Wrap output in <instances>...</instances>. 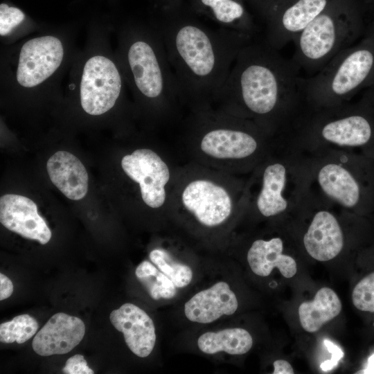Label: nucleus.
I'll return each instance as SVG.
<instances>
[{"label": "nucleus", "mask_w": 374, "mask_h": 374, "mask_svg": "<svg viewBox=\"0 0 374 374\" xmlns=\"http://www.w3.org/2000/svg\"><path fill=\"white\" fill-rule=\"evenodd\" d=\"M300 71L292 59L253 39L234 61L215 101L218 109L251 121L283 142L306 111Z\"/></svg>", "instance_id": "obj_1"}, {"label": "nucleus", "mask_w": 374, "mask_h": 374, "mask_svg": "<svg viewBox=\"0 0 374 374\" xmlns=\"http://www.w3.org/2000/svg\"><path fill=\"white\" fill-rule=\"evenodd\" d=\"M176 0L157 26L184 103L192 111L215 103L240 51L251 40L243 33L211 28L188 12Z\"/></svg>", "instance_id": "obj_2"}, {"label": "nucleus", "mask_w": 374, "mask_h": 374, "mask_svg": "<svg viewBox=\"0 0 374 374\" xmlns=\"http://www.w3.org/2000/svg\"><path fill=\"white\" fill-rule=\"evenodd\" d=\"M283 143L310 156L339 151L374 158V111L362 98L306 110Z\"/></svg>", "instance_id": "obj_3"}, {"label": "nucleus", "mask_w": 374, "mask_h": 374, "mask_svg": "<svg viewBox=\"0 0 374 374\" xmlns=\"http://www.w3.org/2000/svg\"><path fill=\"white\" fill-rule=\"evenodd\" d=\"M373 10L362 0H330L293 40L292 61L310 76L317 73L366 34L374 21L370 18Z\"/></svg>", "instance_id": "obj_4"}, {"label": "nucleus", "mask_w": 374, "mask_h": 374, "mask_svg": "<svg viewBox=\"0 0 374 374\" xmlns=\"http://www.w3.org/2000/svg\"><path fill=\"white\" fill-rule=\"evenodd\" d=\"M312 157L287 145H276L246 184V205L265 218L290 216L308 192Z\"/></svg>", "instance_id": "obj_5"}, {"label": "nucleus", "mask_w": 374, "mask_h": 374, "mask_svg": "<svg viewBox=\"0 0 374 374\" xmlns=\"http://www.w3.org/2000/svg\"><path fill=\"white\" fill-rule=\"evenodd\" d=\"M193 114L190 131L211 159L253 170L276 147L274 140L250 120L211 107Z\"/></svg>", "instance_id": "obj_6"}, {"label": "nucleus", "mask_w": 374, "mask_h": 374, "mask_svg": "<svg viewBox=\"0 0 374 374\" xmlns=\"http://www.w3.org/2000/svg\"><path fill=\"white\" fill-rule=\"evenodd\" d=\"M374 76V21L355 44L336 55L321 70L301 77L300 87L307 111L350 102L370 86Z\"/></svg>", "instance_id": "obj_7"}, {"label": "nucleus", "mask_w": 374, "mask_h": 374, "mask_svg": "<svg viewBox=\"0 0 374 374\" xmlns=\"http://www.w3.org/2000/svg\"><path fill=\"white\" fill-rule=\"evenodd\" d=\"M311 157V189L355 215L374 213V158L339 151Z\"/></svg>", "instance_id": "obj_8"}, {"label": "nucleus", "mask_w": 374, "mask_h": 374, "mask_svg": "<svg viewBox=\"0 0 374 374\" xmlns=\"http://www.w3.org/2000/svg\"><path fill=\"white\" fill-rule=\"evenodd\" d=\"M124 39L123 60L136 93L170 117L184 103L165 47L156 30H130Z\"/></svg>", "instance_id": "obj_9"}, {"label": "nucleus", "mask_w": 374, "mask_h": 374, "mask_svg": "<svg viewBox=\"0 0 374 374\" xmlns=\"http://www.w3.org/2000/svg\"><path fill=\"white\" fill-rule=\"evenodd\" d=\"M179 201L199 223L214 227L225 222L237 206H245L246 184L232 189L211 177L199 176L182 187Z\"/></svg>", "instance_id": "obj_10"}, {"label": "nucleus", "mask_w": 374, "mask_h": 374, "mask_svg": "<svg viewBox=\"0 0 374 374\" xmlns=\"http://www.w3.org/2000/svg\"><path fill=\"white\" fill-rule=\"evenodd\" d=\"M339 206L309 188L296 211L308 218L302 241L307 253L319 261L337 257L345 244V235L336 213Z\"/></svg>", "instance_id": "obj_11"}, {"label": "nucleus", "mask_w": 374, "mask_h": 374, "mask_svg": "<svg viewBox=\"0 0 374 374\" xmlns=\"http://www.w3.org/2000/svg\"><path fill=\"white\" fill-rule=\"evenodd\" d=\"M123 89L121 74L109 58L96 55L84 63L80 84V104L93 116L110 110L119 98Z\"/></svg>", "instance_id": "obj_12"}, {"label": "nucleus", "mask_w": 374, "mask_h": 374, "mask_svg": "<svg viewBox=\"0 0 374 374\" xmlns=\"http://www.w3.org/2000/svg\"><path fill=\"white\" fill-rule=\"evenodd\" d=\"M330 0H286L260 16L265 25L264 41L279 51L298 36Z\"/></svg>", "instance_id": "obj_13"}, {"label": "nucleus", "mask_w": 374, "mask_h": 374, "mask_svg": "<svg viewBox=\"0 0 374 374\" xmlns=\"http://www.w3.org/2000/svg\"><path fill=\"white\" fill-rule=\"evenodd\" d=\"M121 166L127 176L139 184L147 206L159 208L164 205L170 171L157 152L148 148L136 149L123 157Z\"/></svg>", "instance_id": "obj_14"}, {"label": "nucleus", "mask_w": 374, "mask_h": 374, "mask_svg": "<svg viewBox=\"0 0 374 374\" xmlns=\"http://www.w3.org/2000/svg\"><path fill=\"white\" fill-rule=\"evenodd\" d=\"M61 40L53 35L32 38L25 42L19 51L16 80L22 87H35L59 68L64 58Z\"/></svg>", "instance_id": "obj_15"}, {"label": "nucleus", "mask_w": 374, "mask_h": 374, "mask_svg": "<svg viewBox=\"0 0 374 374\" xmlns=\"http://www.w3.org/2000/svg\"><path fill=\"white\" fill-rule=\"evenodd\" d=\"M0 222L8 230L42 244L51 238V231L38 213L36 204L22 195L6 194L1 197Z\"/></svg>", "instance_id": "obj_16"}, {"label": "nucleus", "mask_w": 374, "mask_h": 374, "mask_svg": "<svg viewBox=\"0 0 374 374\" xmlns=\"http://www.w3.org/2000/svg\"><path fill=\"white\" fill-rule=\"evenodd\" d=\"M84 333L85 326L80 319L59 312L37 332L32 347L41 356L66 354L80 344Z\"/></svg>", "instance_id": "obj_17"}, {"label": "nucleus", "mask_w": 374, "mask_h": 374, "mask_svg": "<svg viewBox=\"0 0 374 374\" xmlns=\"http://www.w3.org/2000/svg\"><path fill=\"white\" fill-rule=\"evenodd\" d=\"M109 319L113 326L123 332L130 350L140 357L148 356L156 342L155 328L152 319L139 307L125 303L114 310Z\"/></svg>", "instance_id": "obj_18"}, {"label": "nucleus", "mask_w": 374, "mask_h": 374, "mask_svg": "<svg viewBox=\"0 0 374 374\" xmlns=\"http://www.w3.org/2000/svg\"><path fill=\"white\" fill-rule=\"evenodd\" d=\"M238 307L235 293L227 283L220 281L195 294L185 303L184 313L190 321L208 323L233 314Z\"/></svg>", "instance_id": "obj_19"}, {"label": "nucleus", "mask_w": 374, "mask_h": 374, "mask_svg": "<svg viewBox=\"0 0 374 374\" xmlns=\"http://www.w3.org/2000/svg\"><path fill=\"white\" fill-rule=\"evenodd\" d=\"M47 172L52 183L67 198L82 199L88 190V174L82 162L73 154L58 151L47 161Z\"/></svg>", "instance_id": "obj_20"}, {"label": "nucleus", "mask_w": 374, "mask_h": 374, "mask_svg": "<svg viewBox=\"0 0 374 374\" xmlns=\"http://www.w3.org/2000/svg\"><path fill=\"white\" fill-rule=\"evenodd\" d=\"M284 247L283 240L279 236L254 240L247 256L252 271L265 277L277 268L284 277H293L297 271L296 262L292 256L283 253Z\"/></svg>", "instance_id": "obj_21"}, {"label": "nucleus", "mask_w": 374, "mask_h": 374, "mask_svg": "<svg viewBox=\"0 0 374 374\" xmlns=\"http://www.w3.org/2000/svg\"><path fill=\"white\" fill-rule=\"evenodd\" d=\"M202 8L220 27L254 38L257 27L244 0H198Z\"/></svg>", "instance_id": "obj_22"}, {"label": "nucleus", "mask_w": 374, "mask_h": 374, "mask_svg": "<svg viewBox=\"0 0 374 374\" xmlns=\"http://www.w3.org/2000/svg\"><path fill=\"white\" fill-rule=\"evenodd\" d=\"M341 308L337 294L329 287H322L317 291L312 301L300 305L299 316L301 325L308 332H317L323 324L336 317Z\"/></svg>", "instance_id": "obj_23"}, {"label": "nucleus", "mask_w": 374, "mask_h": 374, "mask_svg": "<svg viewBox=\"0 0 374 374\" xmlns=\"http://www.w3.org/2000/svg\"><path fill=\"white\" fill-rule=\"evenodd\" d=\"M253 339L250 333L241 328L207 332L197 340L201 351L206 354L225 352L230 355H243L251 348Z\"/></svg>", "instance_id": "obj_24"}, {"label": "nucleus", "mask_w": 374, "mask_h": 374, "mask_svg": "<svg viewBox=\"0 0 374 374\" xmlns=\"http://www.w3.org/2000/svg\"><path fill=\"white\" fill-rule=\"evenodd\" d=\"M135 274L153 299H170L175 296L177 287L172 280L149 261L141 262Z\"/></svg>", "instance_id": "obj_25"}, {"label": "nucleus", "mask_w": 374, "mask_h": 374, "mask_svg": "<svg viewBox=\"0 0 374 374\" xmlns=\"http://www.w3.org/2000/svg\"><path fill=\"white\" fill-rule=\"evenodd\" d=\"M149 258L161 271L172 280L177 287H184L191 282L193 278L191 268L175 261L165 250L153 249L150 251Z\"/></svg>", "instance_id": "obj_26"}, {"label": "nucleus", "mask_w": 374, "mask_h": 374, "mask_svg": "<svg viewBox=\"0 0 374 374\" xmlns=\"http://www.w3.org/2000/svg\"><path fill=\"white\" fill-rule=\"evenodd\" d=\"M37 321L28 314H21L11 321L1 323L0 341L11 344H23L30 339L37 331Z\"/></svg>", "instance_id": "obj_27"}, {"label": "nucleus", "mask_w": 374, "mask_h": 374, "mask_svg": "<svg viewBox=\"0 0 374 374\" xmlns=\"http://www.w3.org/2000/svg\"><path fill=\"white\" fill-rule=\"evenodd\" d=\"M352 301L357 310L374 312V271L362 277L355 285Z\"/></svg>", "instance_id": "obj_28"}, {"label": "nucleus", "mask_w": 374, "mask_h": 374, "mask_svg": "<svg viewBox=\"0 0 374 374\" xmlns=\"http://www.w3.org/2000/svg\"><path fill=\"white\" fill-rule=\"evenodd\" d=\"M24 12L6 3L0 5V35L5 36L13 30L24 19Z\"/></svg>", "instance_id": "obj_29"}, {"label": "nucleus", "mask_w": 374, "mask_h": 374, "mask_svg": "<svg viewBox=\"0 0 374 374\" xmlns=\"http://www.w3.org/2000/svg\"><path fill=\"white\" fill-rule=\"evenodd\" d=\"M66 374H93L94 372L87 364L84 357L75 355L67 359L62 369Z\"/></svg>", "instance_id": "obj_30"}, {"label": "nucleus", "mask_w": 374, "mask_h": 374, "mask_svg": "<svg viewBox=\"0 0 374 374\" xmlns=\"http://www.w3.org/2000/svg\"><path fill=\"white\" fill-rule=\"evenodd\" d=\"M323 344L331 353V358L324 361L321 364V368L323 371H328L332 370L338 365L339 361L344 357V353L341 348L328 339H324Z\"/></svg>", "instance_id": "obj_31"}, {"label": "nucleus", "mask_w": 374, "mask_h": 374, "mask_svg": "<svg viewBox=\"0 0 374 374\" xmlns=\"http://www.w3.org/2000/svg\"><path fill=\"white\" fill-rule=\"evenodd\" d=\"M260 15L267 10L278 6L286 0H247Z\"/></svg>", "instance_id": "obj_32"}, {"label": "nucleus", "mask_w": 374, "mask_h": 374, "mask_svg": "<svg viewBox=\"0 0 374 374\" xmlns=\"http://www.w3.org/2000/svg\"><path fill=\"white\" fill-rule=\"evenodd\" d=\"M13 292V285L10 278L0 274V300L3 301L11 296Z\"/></svg>", "instance_id": "obj_33"}, {"label": "nucleus", "mask_w": 374, "mask_h": 374, "mask_svg": "<svg viewBox=\"0 0 374 374\" xmlns=\"http://www.w3.org/2000/svg\"><path fill=\"white\" fill-rule=\"evenodd\" d=\"M274 374H293L294 370L291 364L283 359H278L274 362Z\"/></svg>", "instance_id": "obj_34"}, {"label": "nucleus", "mask_w": 374, "mask_h": 374, "mask_svg": "<svg viewBox=\"0 0 374 374\" xmlns=\"http://www.w3.org/2000/svg\"><path fill=\"white\" fill-rule=\"evenodd\" d=\"M362 98L373 109L374 111V76L371 84L367 87L362 95Z\"/></svg>", "instance_id": "obj_35"}, {"label": "nucleus", "mask_w": 374, "mask_h": 374, "mask_svg": "<svg viewBox=\"0 0 374 374\" xmlns=\"http://www.w3.org/2000/svg\"><path fill=\"white\" fill-rule=\"evenodd\" d=\"M356 373H374V353L368 357L366 368Z\"/></svg>", "instance_id": "obj_36"}]
</instances>
